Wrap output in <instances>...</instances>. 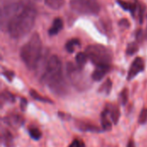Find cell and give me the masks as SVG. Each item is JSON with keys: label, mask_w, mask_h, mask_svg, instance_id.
<instances>
[{"label": "cell", "mask_w": 147, "mask_h": 147, "mask_svg": "<svg viewBox=\"0 0 147 147\" xmlns=\"http://www.w3.org/2000/svg\"><path fill=\"white\" fill-rule=\"evenodd\" d=\"M36 16L37 11L34 4L29 1H22L21 8L8 22L6 30L12 38L23 37L33 28Z\"/></svg>", "instance_id": "obj_1"}, {"label": "cell", "mask_w": 147, "mask_h": 147, "mask_svg": "<svg viewBox=\"0 0 147 147\" xmlns=\"http://www.w3.org/2000/svg\"><path fill=\"white\" fill-rule=\"evenodd\" d=\"M44 78L54 93L63 94L65 92V84L62 76V64L58 56L53 55L49 58Z\"/></svg>", "instance_id": "obj_2"}, {"label": "cell", "mask_w": 147, "mask_h": 147, "mask_svg": "<svg viewBox=\"0 0 147 147\" xmlns=\"http://www.w3.org/2000/svg\"><path fill=\"white\" fill-rule=\"evenodd\" d=\"M41 49L42 43L37 33H34L29 40L22 46L20 56L29 70H34L37 67L41 56Z\"/></svg>", "instance_id": "obj_3"}, {"label": "cell", "mask_w": 147, "mask_h": 147, "mask_svg": "<svg viewBox=\"0 0 147 147\" xmlns=\"http://www.w3.org/2000/svg\"><path fill=\"white\" fill-rule=\"evenodd\" d=\"M88 59L96 65H110L113 59L112 52L102 45H90L85 49Z\"/></svg>", "instance_id": "obj_4"}, {"label": "cell", "mask_w": 147, "mask_h": 147, "mask_svg": "<svg viewBox=\"0 0 147 147\" xmlns=\"http://www.w3.org/2000/svg\"><path fill=\"white\" fill-rule=\"evenodd\" d=\"M70 5L74 11L83 15H97L101 10L97 0H71Z\"/></svg>", "instance_id": "obj_5"}, {"label": "cell", "mask_w": 147, "mask_h": 147, "mask_svg": "<svg viewBox=\"0 0 147 147\" xmlns=\"http://www.w3.org/2000/svg\"><path fill=\"white\" fill-rule=\"evenodd\" d=\"M145 69V63L142 58L138 57L136 58L134 62L132 63L130 69L128 71L127 73V80L130 81L132 79H134L139 73H140L141 71H143Z\"/></svg>", "instance_id": "obj_6"}, {"label": "cell", "mask_w": 147, "mask_h": 147, "mask_svg": "<svg viewBox=\"0 0 147 147\" xmlns=\"http://www.w3.org/2000/svg\"><path fill=\"white\" fill-rule=\"evenodd\" d=\"M110 71V65H96V68L93 71L91 78L94 81H101Z\"/></svg>", "instance_id": "obj_7"}, {"label": "cell", "mask_w": 147, "mask_h": 147, "mask_svg": "<svg viewBox=\"0 0 147 147\" xmlns=\"http://www.w3.org/2000/svg\"><path fill=\"white\" fill-rule=\"evenodd\" d=\"M76 127L83 132H92V133H100L102 130L97 127L95 126L91 123H88V122H84V121H78L75 122Z\"/></svg>", "instance_id": "obj_8"}, {"label": "cell", "mask_w": 147, "mask_h": 147, "mask_svg": "<svg viewBox=\"0 0 147 147\" xmlns=\"http://www.w3.org/2000/svg\"><path fill=\"white\" fill-rule=\"evenodd\" d=\"M3 121L6 124H8L9 126L18 127V126H21L23 123V118L19 115L14 114V115H10L9 116L4 117Z\"/></svg>", "instance_id": "obj_9"}, {"label": "cell", "mask_w": 147, "mask_h": 147, "mask_svg": "<svg viewBox=\"0 0 147 147\" xmlns=\"http://www.w3.org/2000/svg\"><path fill=\"white\" fill-rule=\"evenodd\" d=\"M116 3L125 10L131 12V14L133 16H135L136 11H137V2L135 1L134 3H131V2H127V1H123V0H116Z\"/></svg>", "instance_id": "obj_10"}, {"label": "cell", "mask_w": 147, "mask_h": 147, "mask_svg": "<svg viewBox=\"0 0 147 147\" xmlns=\"http://www.w3.org/2000/svg\"><path fill=\"white\" fill-rule=\"evenodd\" d=\"M63 28V20L59 17H57L54 19L53 25L48 30V34L49 35H56L59 34V32Z\"/></svg>", "instance_id": "obj_11"}, {"label": "cell", "mask_w": 147, "mask_h": 147, "mask_svg": "<svg viewBox=\"0 0 147 147\" xmlns=\"http://www.w3.org/2000/svg\"><path fill=\"white\" fill-rule=\"evenodd\" d=\"M108 115H109V109L106 107V109L102 111L101 115V123H102V128L103 131H110L112 128V124L110 121L108 119Z\"/></svg>", "instance_id": "obj_12"}, {"label": "cell", "mask_w": 147, "mask_h": 147, "mask_svg": "<svg viewBox=\"0 0 147 147\" xmlns=\"http://www.w3.org/2000/svg\"><path fill=\"white\" fill-rule=\"evenodd\" d=\"M107 108L109 109V115H110V117H111L113 123L115 125H117L119 119H120V116H121V112H120L119 107L115 106V105H110V106H108Z\"/></svg>", "instance_id": "obj_13"}, {"label": "cell", "mask_w": 147, "mask_h": 147, "mask_svg": "<svg viewBox=\"0 0 147 147\" xmlns=\"http://www.w3.org/2000/svg\"><path fill=\"white\" fill-rule=\"evenodd\" d=\"M80 46V41L78 39H71L65 44V49L68 53H73L75 49Z\"/></svg>", "instance_id": "obj_14"}, {"label": "cell", "mask_w": 147, "mask_h": 147, "mask_svg": "<svg viewBox=\"0 0 147 147\" xmlns=\"http://www.w3.org/2000/svg\"><path fill=\"white\" fill-rule=\"evenodd\" d=\"M47 6L53 9H59L65 4V0H45Z\"/></svg>", "instance_id": "obj_15"}, {"label": "cell", "mask_w": 147, "mask_h": 147, "mask_svg": "<svg viewBox=\"0 0 147 147\" xmlns=\"http://www.w3.org/2000/svg\"><path fill=\"white\" fill-rule=\"evenodd\" d=\"M111 90H112V81L108 78L99 88L98 91L100 93H103L104 95H109L110 92H111Z\"/></svg>", "instance_id": "obj_16"}, {"label": "cell", "mask_w": 147, "mask_h": 147, "mask_svg": "<svg viewBox=\"0 0 147 147\" xmlns=\"http://www.w3.org/2000/svg\"><path fill=\"white\" fill-rule=\"evenodd\" d=\"M87 59H88V57L85 53H78L76 55V63L78 65V67L79 69H82L86 64Z\"/></svg>", "instance_id": "obj_17"}, {"label": "cell", "mask_w": 147, "mask_h": 147, "mask_svg": "<svg viewBox=\"0 0 147 147\" xmlns=\"http://www.w3.org/2000/svg\"><path fill=\"white\" fill-rule=\"evenodd\" d=\"M29 94L30 96L34 99V100H37V101H40V102H49V103H53V102L52 100H50L49 98H47V97H44V96H41L40 95H39V93L34 90H30L29 91Z\"/></svg>", "instance_id": "obj_18"}, {"label": "cell", "mask_w": 147, "mask_h": 147, "mask_svg": "<svg viewBox=\"0 0 147 147\" xmlns=\"http://www.w3.org/2000/svg\"><path fill=\"white\" fill-rule=\"evenodd\" d=\"M2 138H3V140L4 142V144L6 145V146H9L12 145V135L11 134L7 131V130H3L2 132Z\"/></svg>", "instance_id": "obj_19"}, {"label": "cell", "mask_w": 147, "mask_h": 147, "mask_svg": "<svg viewBox=\"0 0 147 147\" xmlns=\"http://www.w3.org/2000/svg\"><path fill=\"white\" fill-rule=\"evenodd\" d=\"M28 134L30 135V137L34 140H39L41 138V133L40 131L36 128V127H33V128H29L28 129Z\"/></svg>", "instance_id": "obj_20"}, {"label": "cell", "mask_w": 147, "mask_h": 147, "mask_svg": "<svg viewBox=\"0 0 147 147\" xmlns=\"http://www.w3.org/2000/svg\"><path fill=\"white\" fill-rule=\"evenodd\" d=\"M139 50V46L137 45V43L135 42H132L129 43L127 47V55H134V53H136Z\"/></svg>", "instance_id": "obj_21"}, {"label": "cell", "mask_w": 147, "mask_h": 147, "mask_svg": "<svg viewBox=\"0 0 147 147\" xmlns=\"http://www.w3.org/2000/svg\"><path fill=\"white\" fill-rule=\"evenodd\" d=\"M120 100L122 105H126L128 101V90L127 88L123 89L120 94Z\"/></svg>", "instance_id": "obj_22"}, {"label": "cell", "mask_w": 147, "mask_h": 147, "mask_svg": "<svg viewBox=\"0 0 147 147\" xmlns=\"http://www.w3.org/2000/svg\"><path fill=\"white\" fill-rule=\"evenodd\" d=\"M2 98L9 102H15V96L11 94L9 91H3L2 93Z\"/></svg>", "instance_id": "obj_23"}, {"label": "cell", "mask_w": 147, "mask_h": 147, "mask_svg": "<svg viewBox=\"0 0 147 147\" xmlns=\"http://www.w3.org/2000/svg\"><path fill=\"white\" fill-rule=\"evenodd\" d=\"M139 123L144 125L147 123V109H143L139 116Z\"/></svg>", "instance_id": "obj_24"}, {"label": "cell", "mask_w": 147, "mask_h": 147, "mask_svg": "<svg viewBox=\"0 0 147 147\" xmlns=\"http://www.w3.org/2000/svg\"><path fill=\"white\" fill-rule=\"evenodd\" d=\"M3 75L6 78V79H8L9 82L12 80V78L15 76V74L12 72V71H5L3 72Z\"/></svg>", "instance_id": "obj_25"}, {"label": "cell", "mask_w": 147, "mask_h": 147, "mask_svg": "<svg viewBox=\"0 0 147 147\" xmlns=\"http://www.w3.org/2000/svg\"><path fill=\"white\" fill-rule=\"evenodd\" d=\"M84 143L83 142H81V141H79V140H73L72 141V143L68 147H84Z\"/></svg>", "instance_id": "obj_26"}, {"label": "cell", "mask_w": 147, "mask_h": 147, "mask_svg": "<svg viewBox=\"0 0 147 147\" xmlns=\"http://www.w3.org/2000/svg\"><path fill=\"white\" fill-rule=\"evenodd\" d=\"M28 105V101L25 99V98H21V103H20V107H21V109L22 111H25L26 109V106Z\"/></svg>", "instance_id": "obj_27"}, {"label": "cell", "mask_w": 147, "mask_h": 147, "mask_svg": "<svg viewBox=\"0 0 147 147\" xmlns=\"http://www.w3.org/2000/svg\"><path fill=\"white\" fill-rule=\"evenodd\" d=\"M120 25L121 27H125V28H128L129 27V22L127 19H121V21L120 22Z\"/></svg>", "instance_id": "obj_28"}, {"label": "cell", "mask_w": 147, "mask_h": 147, "mask_svg": "<svg viewBox=\"0 0 147 147\" xmlns=\"http://www.w3.org/2000/svg\"><path fill=\"white\" fill-rule=\"evenodd\" d=\"M143 36H144L143 31H142V29H140V30L137 32V35H136L137 40H140V41H141V40H142Z\"/></svg>", "instance_id": "obj_29"}, {"label": "cell", "mask_w": 147, "mask_h": 147, "mask_svg": "<svg viewBox=\"0 0 147 147\" xmlns=\"http://www.w3.org/2000/svg\"><path fill=\"white\" fill-rule=\"evenodd\" d=\"M127 147H135V144H134V142L133 140H130V141L128 142Z\"/></svg>", "instance_id": "obj_30"}, {"label": "cell", "mask_w": 147, "mask_h": 147, "mask_svg": "<svg viewBox=\"0 0 147 147\" xmlns=\"http://www.w3.org/2000/svg\"><path fill=\"white\" fill-rule=\"evenodd\" d=\"M146 37L147 38V28H146Z\"/></svg>", "instance_id": "obj_31"}]
</instances>
